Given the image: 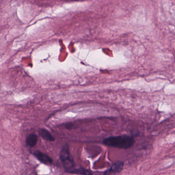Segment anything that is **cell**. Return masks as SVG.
Listing matches in <instances>:
<instances>
[{
  "instance_id": "6",
  "label": "cell",
  "mask_w": 175,
  "mask_h": 175,
  "mask_svg": "<svg viewBox=\"0 0 175 175\" xmlns=\"http://www.w3.org/2000/svg\"><path fill=\"white\" fill-rule=\"evenodd\" d=\"M39 133L44 139L47 140V141L53 142L55 140L54 137L47 129H44V128L40 129V131L39 132Z\"/></svg>"
},
{
  "instance_id": "4",
  "label": "cell",
  "mask_w": 175,
  "mask_h": 175,
  "mask_svg": "<svg viewBox=\"0 0 175 175\" xmlns=\"http://www.w3.org/2000/svg\"><path fill=\"white\" fill-rule=\"evenodd\" d=\"M124 163L121 161H116L114 163L109 169L105 171L104 174H115L121 172L123 168Z\"/></svg>"
},
{
  "instance_id": "2",
  "label": "cell",
  "mask_w": 175,
  "mask_h": 175,
  "mask_svg": "<svg viewBox=\"0 0 175 175\" xmlns=\"http://www.w3.org/2000/svg\"><path fill=\"white\" fill-rule=\"evenodd\" d=\"M135 143L134 138L129 136H111L104 139L103 144L110 147L127 150L132 147Z\"/></svg>"
},
{
  "instance_id": "1",
  "label": "cell",
  "mask_w": 175,
  "mask_h": 175,
  "mask_svg": "<svg viewBox=\"0 0 175 175\" xmlns=\"http://www.w3.org/2000/svg\"><path fill=\"white\" fill-rule=\"evenodd\" d=\"M60 158L62 166L66 173L84 175L92 174L89 170L83 168H78L76 167L73 159L70 155L69 146L67 143H66L62 147L60 155Z\"/></svg>"
},
{
  "instance_id": "3",
  "label": "cell",
  "mask_w": 175,
  "mask_h": 175,
  "mask_svg": "<svg viewBox=\"0 0 175 175\" xmlns=\"http://www.w3.org/2000/svg\"><path fill=\"white\" fill-rule=\"evenodd\" d=\"M33 155L39 161L43 164L50 166L53 163V160L50 156L45 154L39 151H35L33 153Z\"/></svg>"
},
{
  "instance_id": "5",
  "label": "cell",
  "mask_w": 175,
  "mask_h": 175,
  "mask_svg": "<svg viewBox=\"0 0 175 175\" xmlns=\"http://www.w3.org/2000/svg\"><path fill=\"white\" fill-rule=\"evenodd\" d=\"M38 138L35 134H29L26 139V144L30 147H33L37 144Z\"/></svg>"
}]
</instances>
